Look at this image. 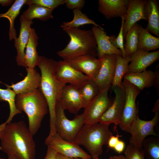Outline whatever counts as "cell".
<instances>
[{"instance_id": "6da1fadb", "label": "cell", "mask_w": 159, "mask_h": 159, "mask_svg": "<svg viewBox=\"0 0 159 159\" xmlns=\"http://www.w3.org/2000/svg\"><path fill=\"white\" fill-rule=\"evenodd\" d=\"M33 135L23 121L0 124V150L17 159H35Z\"/></svg>"}, {"instance_id": "7a4b0ae2", "label": "cell", "mask_w": 159, "mask_h": 159, "mask_svg": "<svg viewBox=\"0 0 159 159\" xmlns=\"http://www.w3.org/2000/svg\"><path fill=\"white\" fill-rule=\"evenodd\" d=\"M57 62L43 56H40L38 66L41 72V80L39 89L47 103L49 114L50 132L52 135L56 132L55 109L57 102L60 100L64 84L56 77Z\"/></svg>"}, {"instance_id": "3957f363", "label": "cell", "mask_w": 159, "mask_h": 159, "mask_svg": "<svg viewBox=\"0 0 159 159\" xmlns=\"http://www.w3.org/2000/svg\"><path fill=\"white\" fill-rule=\"evenodd\" d=\"M69 36L70 40L66 46L57 52L63 60L68 61L85 55H97L96 42L92 30H82L79 28L63 29Z\"/></svg>"}, {"instance_id": "277c9868", "label": "cell", "mask_w": 159, "mask_h": 159, "mask_svg": "<svg viewBox=\"0 0 159 159\" xmlns=\"http://www.w3.org/2000/svg\"><path fill=\"white\" fill-rule=\"evenodd\" d=\"M15 102L16 108L26 114L28 118L29 129L34 135L38 131L49 111L45 97L38 89L29 93L16 95Z\"/></svg>"}, {"instance_id": "5b68a950", "label": "cell", "mask_w": 159, "mask_h": 159, "mask_svg": "<svg viewBox=\"0 0 159 159\" xmlns=\"http://www.w3.org/2000/svg\"><path fill=\"white\" fill-rule=\"evenodd\" d=\"M109 125L99 122L91 125L84 124L73 142L85 147L93 159L98 158L102 153L103 146L107 144L112 135Z\"/></svg>"}, {"instance_id": "8992f818", "label": "cell", "mask_w": 159, "mask_h": 159, "mask_svg": "<svg viewBox=\"0 0 159 159\" xmlns=\"http://www.w3.org/2000/svg\"><path fill=\"white\" fill-rule=\"evenodd\" d=\"M60 100L55 109V129L56 133L63 139L73 142L79 131L85 124L84 112L77 115L72 120L68 119L65 114Z\"/></svg>"}, {"instance_id": "52a82bcc", "label": "cell", "mask_w": 159, "mask_h": 159, "mask_svg": "<svg viewBox=\"0 0 159 159\" xmlns=\"http://www.w3.org/2000/svg\"><path fill=\"white\" fill-rule=\"evenodd\" d=\"M122 84L124 88L125 98L122 115L118 125L122 130L127 132L138 115L136 100L140 90L125 79H124Z\"/></svg>"}, {"instance_id": "ba28073f", "label": "cell", "mask_w": 159, "mask_h": 159, "mask_svg": "<svg viewBox=\"0 0 159 159\" xmlns=\"http://www.w3.org/2000/svg\"><path fill=\"white\" fill-rule=\"evenodd\" d=\"M154 113V116L150 120H142L138 115L132 122L127 131L131 135L130 145L142 149V142L145 138L150 135L158 137L154 128L159 121V111Z\"/></svg>"}, {"instance_id": "9c48e42d", "label": "cell", "mask_w": 159, "mask_h": 159, "mask_svg": "<svg viewBox=\"0 0 159 159\" xmlns=\"http://www.w3.org/2000/svg\"><path fill=\"white\" fill-rule=\"evenodd\" d=\"M108 86L100 90L99 94L85 107V124L91 125L98 123L102 115L112 103L108 97Z\"/></svg>"}, {"instance_id": "30bf717a", "label": "cell", "mask_w": 159, "mask_h": 159, "mask_svg": "<svg viewBox=\"0 0 159 159\" xmlns=\"http://www.w3.org/2000/svg\"><path fill=\"white\" fill-rule=\"evenodd\" d=\"M45 143L57 153L66 157L89 159L91 158L90 155L79 145L63 139L56 132L53 135H48Z\"/></svg>"}, {"instance_id": "8fae6325", "label": "cell", "mask_w": 159, "mask_h": 159, "mask_svg": "<svg viewBox=\"0 0 159 159\" xmlns=\"http://www.w3.org/2000/svg\"><path fill=\"white\" fill-rule=\"evenodd\" d=\"M115 97L112 103L99 119L98 122L109 125H115V130L119 125L122 115L125 102V92L122 84L112 88Z\"/></svg>"}, {"instance_id": "7c38bea8", "label": "cell", "mask_w": 159, "mask_h": 159, "mask_svg": "<svg viewBox=\"0 0 159 159\" xmlns=\"http://www.w3.org/2000/svg\"><path fill=\"white\" fill-rule=\"evenodd\" d=\"M55 76L62 83L79 88L89 79L85 74L71 66L67 61L57 62Z\"/></svg>"}, {"instance_id": "4fadbf2b", "label": "cell", "mask_w": 159, "mask_h": 159, "mask_svg": "<svg viewBox=\"0 0 159 159\" xmlns=\"http://www.w3.org/2000/svg\"><path fill=\"white\" fill-rule=\"evenodd\" d=\"M100 59V67L94 80L100 90L111 86L112 83L116 67V55H105Z\"/></svg>"}, {"instance_id": "5bb4252c", "label": "cell", "mask_w": 159, "mask_h": 159, "mask_svg": "<svg viewBox=\"0 0 159 159\" xmlns=\"http://www.w3.org/2000/svg\"><path fill=\"white\" fill-rule=\"evenodd\" d=\"M27 75L24 79L11 85L4 84L6 87L12 89L16 95L26 94L34 92L39 89L41 80V75L36 69L26 67Z\"/></svg>"}, {"instance_id": "9a60e30c", "label": "cell", "mask_w": 159, "mask_h": 159, "mask_svg": "<svg viewBox=\"0 0 159 159\" xmlns=\"http://www.w3.org/2000/svg\"><path fill=\"white\" fill-rule=\"evenodd\" d=\"M67 61L72 67L93 80L101 65L100 59L90 55L78 57Z\"/></svg>"}, {"instance_id": "2e32d148", "label": "cell", "mask_w": 159, "mask_h": 159, "mask_svg": "<svg viewBox=\"0 0 159 159\" xmlns=\"http://www.w3.org/2000/svg\"><path fill=\"white\" fill-rule=\"evenodd\" d=\"M146 0H128L126 19L123 28L124 38L127 32L140 20L147 21L145 12Z\"/></svg>"}, {"instance_id": "e0dca14e", "label": "cell", "mask_w": 159, "mask_h": 159, "mask_svg": "<svg viewBox=\"0 0 159 159\" xmlns=\"http://www.w3.org/2000/svg\"><path fill=\"white\" fill-rule=\"evenodd\" d=\"M123 78L136 86L140 91L152 86H154L157 91L159 90L158 69L155 72L146 69L139 72L127 73L125 75Z\"/></svg>"}, {"instance_id": "ac0fdd59", "label": "cell", "mask_w": 159, "mask_h": 159, "mask_svg": "<svg viewBox=\"0 0 159 159\" xmlns=\"http://www.w3.org/2000/svg\"><path fill=\"white\" fill-rule=\"evenodd\" d=\"M20 27L19 36L14 40V46L17 51L16 60L18 65L26 67L25 62V49L27 44L32 21L26 19L22 15L20 18Z\"/></svg>"}, {"instance_id": "d6986e66", "label": "cell", "mask_w": 159, "mask_h": 159, "mask_svg": "<svg viewBox=\"0 0 159 159\" xmlns=\"http://www.w3.org/2000/svg\"><path fill=\"white\" fill-rule=\"evenodd\" d=\"M159 58V50L151 52L138 50L130 56L127 73L144 71Z\"/></svg>"}, {"instance_id": "ffe728a7", "label": "cell", "mask_w": 159, "mask_h": 159, "mask_svg": "<svg viewBox=\"0 0 159 159\" xmlns=\"http://www.w3.org/2000/svg\"><path fill=\"white\" fill-rule=\"evenodd\" d=\"M128 0H99L98 11L107 19L120 17L125 20Z\"/></svg>"}, {"instance_id": "44dd1931", "label": "cell", "mask_w": 159, "mask_h": 159, "mask_svg": "<svg viewBox=\"0 0 159 159\" xmlns=\"http://www.w3.org/2000/svg\"><path fill=\"white\" fill-rule=\"evenodd\" d=\"M59 100L64 109L71 113L77 114L83 108L79 88L70 85L63 88Z\"/></svg>"}, {"instance_id": "7402d4cb", "label": "cell", "mask_w": 159, "mask_h": 159, "mask_svg": "<svg viewBox=\"0 0 159 159\" xmlns=\"http://www.w3.org/2000/svg\"><path fill=\"white\" fill-rule=\"evenodd\" d=\"M95 36L97 46V55L100 59L104 55L114 54L122 56L121 51L114 47L110 40L103 28L93 26L91 29Z\"/></svg>"}, {"instance_id": "603a6c76", "label": "cell", "mask_w": 159, "mask_h": 159, "mask_svg": "<svg viewBox=\"0 0 159 159\" xmlns=\"http://www.w3.org/2000/svg\"><path fill=\"white\" fill-rule=\"evenodd\" d=\"M38 38L35 29L31 27L25 53L26 68L34 69L38 64L40 56L38 54L37 48Z\"/></svg>"}, {"instance_id": "cb8c5ba5", "label": "cell", "mask_w": 159, "mask_h": 159, "mask_svg": "<svg viewBox=\"0 0 159 159\" xmlns=\"http://www.w3.org/2000/svg\"><path fill=\"white\" fill-rule=\"evenodd\" d=\"M145 12L148 24L146 29L150 32L159 37V10L158 1L146 0Z\"/></svg>"}, {"instance_id": "d4e9b609", "label": "cell", "mask_w": 159, "mask_h": 159, "mask_svg": "<svg viewBox=\"0 0 159 159\" xmlns=\"http://www.w3.org/2000/svg\"><path fill=\"white\" fill-rule=\"evenodd\" d=\"M159 48V37L153 36L146 28L139 25L138 50L149 52Z\"/></svg>"}, {"instance_id": "484cf974", "label": "cell", "mask_w": 159, "mask_h": 159, "mask_svg": "<svg viewBox=\"0 0 159 159\" xmlns=\"http://www.w3.org/2000/svg\"><path fill=\"white\" fill-rule=\"evenodd\" d=\"M27 0H16L11 7L5 13L0 14V18H5L8 19L10 23V27L9 32V39L12 40L15 39L16 34L14 27V21L19 14L21 7L25 4Z\"/></svg>"}, {"instance_id": "4316f807", "label": "cell", "mask_w": 159, "mask_h": 159, "mask_svg": "<svg viewBox=\"0 0 159 159\" xmlns=\"http://www.w3.org/2000/svg\"><path fill=\"white\" fill-rule=\"evenodd\" d=\"M28 6V9L23 12L22 15L28 20L32 21L34 19H37L46 21L53 18V9L36 4H31Z\"/></svg>"}, {"instance_id": "83f0119b", "label": "cell", "mask_w": 159, "mask_h": 159, "mask_svg": "<svg viewBox=\"0 0 159 159\" xmlns=\"http://www.w3.org/2000/svg\"><path fill=\"white\" fill-rule=\"evenodd\" d=\"M130 58V56L122 57L121 56L116 55V67L112 83V88L121 85L122 78L127 72Z\"/></svg>"}, {"instance_id": "f1b7e54d", "label": "cell", "mask_w": 159, "mask_h": 159, "mask_svg": "<svg viewBox=\"0 0 159 159\" xmlns=\"http://www.w3.org/2000/svg\"><path fill=\"white\" fill-rule=\"evenodd\" d=\"M16 94L11 89L7 87L3 89L0 88V101H6L9 104L10 113L8 117L3 124H5L12 121L14 117L21 112L16 108L15 105V97Z\"/></svg>"}, {"instance_id": "f546056e", "label": "cell", "mask_w": 159, "mask_h": 159, "mask_svg": "<svg viewBox=\"0 0 159 159\" xmlns=\"http://www.w3.org/2000/svg\"><path fill=\"white\" fill-rule=\"evenodd\" d=\"M84 108L99 93L100 90L94 81L89 79L79 88Z\"/></svg>"}, {"instance_id": "4dcf8cb0", "label": "cell", "mask_w": 159, "mask_h": 159, "mask_svg": "<svg viewBox=\"0 0 159 159\" xmlns=\"http://www.w3.org/2000/svg\"><path fill=\"white\" fill-rule=\"evenodd\" d=\"M138 26L137 23H135L127 32L125 36L126 42L124 48L125 56H131L138 50Z\"/></svg>"}, {"instance_id": "1f68e13d", "label": "cell", "mask_w": 159, "mask_h": 159, "mask_svg": "<svg viewBox=\"0 0 159 159\" xmlns=\"http://www.w3.org/2000/svg\"><path fill=\"white\" fill-rule=\"evenodd\" d=\"M145 159H159V139L153 136L145 138L142 143Z\"/></svg>"}, {"instance_id": "d6a6232c", "label": "cell", "mask_w": 159, "mask_h": 159, "mask_svg": "<svg viewBox=\"0 0 159 159\" xmlns=\"http://www.w3.org/2000/svg\"><path fill=\"white\" fill-rule=\"evenodd\" d=\"M74 18L69 22H64L61 25L62 29L67 28H78L79 26L88 24H92L101 28H103L94 20L90 19L79 9L73 10Z\"/></svg>"}, {"instance_id": "836d02e7", "label": "cell", "mask_w": 159, "mask_h": 159, "mask_svg": "<svg viewBox=\"0 0 159 159\" xmlns=\"http://www.w3.org/2000/svg\"><path fill=\"white\" fill-rule=\"evenodd\" d=\"M65 0H27L25 4L39 5L49 9H54L58 6L64 4Z\"/></svg>"}, {"instance_id": "e575fe53", "label": "cell", "mask_w": 159, "mask_h": 159, "mask_svg": "<svg viewBox=\"0 0 159 159\" xmlns=\"http://www.w3.org/2000/svg\"><path fill=\"white\" fill-rule=\"evenodd\" d=\"M125 20L121 19V24L118 35L117 37L112 36H110V40L111 43L116 48L120 49L122 53V56L125 57L124 48V36L123 34V28Z\"/></svg>"}, {"instance_id": "d590c367", "label": "cell", "mask_w": 159, "mask_h": 159, "mask_svg": "<svg viewBox=\"0 0 159 159\" xmlns=\"http://www.w3.org/2000/svg\"><path fill=\"white\" fill-rule=\"evenodd\" d=\"M126 159H145L143 148L140 149L130 144L124 151Z\"/></svg>"}, {"instance_id": "8d00e7d4", "label": "cell", "mask_w": 159, "mask_h": 159, "mask_svg": "<svg viewBox=\"0 0 159 159\" xmlns=\"http://www.w3.org/2000/svg\"><path fill=\"white\" fill-rule=\"evenodd\" d=\"M85 1L84 0H65V4L69 9H81L84 6Z\"/></svg>"}, {"instance_id": "74e56055", "label": "cell", "mask_w": 159, "mask_h": 159, "mask_svg": "<svg viewBox=\"0 0 159 159\" xmlns=\"http://www.w3.org/2000/svg\"><path fill=\"white\" fill-rule=\"evenodd\" d=\"M120 136L118 135H117L116 136L112 135L108 140L107 143L108 147L110 148L113 149L119 140V137Z\"/></svg>"}, {"instance_id": "f35d334b", "label": "cell", "mask_w": 159, "mask_h": 159, "mask_svg": "<svg viewBox=\"0 0 159 159\" xmlns=\"http://www.w3.org/2000/svg\"><path fill=\"white\" fill-rule=\"evenodd\" d=\"M125 143L122 140H119L114 147L113 149L119 153H122L125 150Z\"/></svg>"}, {"instance_id": "ab89813d", "label": "cell", "mask_w": 159, "mask_h": 159, "mask_svg": "<svg viewBox=\"0 0 159 159\" xmlns=\"http://www.w3.org/2000/svg\"><path fill=\"white\" fill-rule=\"evenodd\" d=\"M57 153L52 148L47 146L46 156L44 159H56Z\"/></svg>"}, {"instance_id": "60d3db41", "label": "cell", "mask_w": 159, "mask_h": 159, "mask_svg": "<svg viewBox=\"0 0 159 159\" xmlns=\"http://www.w3.org/2000/svg\"><path fill=\"white\" fill-rule=\"evenodd\" d=\"M13 1L11 0H0V4L3 6H8Z\"/></svg>"}, {"instance_id": "b9f144b4", "label": "cell", "mask_w": 159, "mask_h": 159, "mask_svg": "<svg viewBox=\"0 0 159 159\" xmlns=\"http://www.w3.org/2000/svg\"><path fill=\"white\" fill-rule=\"evenodd\" d=\"M56 159H76V158L66 157L57 153Z\"/></svg>"}, {"instance_id": "7bdbcfd3", "label": "cell", "mask_w": 159, "mask_h": 159, "mask_svg": "<svg viewBox=\"0 0 159 159\" xmlns=\"http://www.w3.org/2000/svg\"><path fill=\"white\" fill-rule=\"evenodd\" d=\"M153 112H154L159 111V100L158 99L155 103L154 107L153 109Z\"/></svg>"}, {"instance_id": "ee69618b", "label": "cell", "mask_w": 159, "mask_h": 159, "mask_svg": "<svg viewBox=\"0 0 159 159\" xmlns=\"http://www.w3.org/2000/svg\"><path fill=\"white\" fill-rule=\"evenodd\" d=\"M108 159H126L125 156L123 155H119L110 156Z\"/></svg>"}, {"instance_id": "f6af8a7d", "label": "cell", "mask_w": 159, "mask_h": 159, "mask_svg": "<svg viewBox=\"0 0 159 159\" xmlns=\"http://www.w3.org/2000/svg\"><path fill=\"white\" fill-rule=\"evenodd\" d=\"M8 159H17L14 156L12 155H8Z\"/></svg>"}, {"instance_id": "bcb514c9", "label": "cell", "mask_w": 159, "mask_h": 159, "mask_svg": "<svg viewBox=\"0 0 159 159\" xmlns=\"http://www.w3.org/2000/svg\"><path fill=\"white\" fill-rule=\"evenodd\" d=\"M76 159H89L84 158H76Z\"/></svg>"}, {"instance_id": "7dc6e473", "label": "cell", "mask_w": 159, "mask_h": 159, "mask_svg": "<svg viewBox=\"0 0 159 159\" xmlns=\"http://www.w3.org/2000/svg\"><path fill=\"white\" fill-rule=\"evenodd\" d=\"M0 159H4V158H1L0 157Z\"/></svg>"}, {"instance_id": "c3c4849f", "label": "cell", "mask_w": 159, "mask_h": 159, "mask_svg": "<svg viewBox=\"0 0 159 159\" xmlns=\"http://www.w3.org/2000/svg\"><path fill=\"white\" fill-rule=\"evenodd\" d=\"M98 159V158H96V159Z\"/></svg>"}]
</instances>
